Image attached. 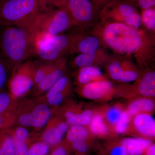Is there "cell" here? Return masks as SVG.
I'll return each instance as SVG.
<instances>
[{
	"instance_id": "cell-1",
	"label": "cell",
	"mask_w": 155,
	"mask_h": 155,
	"mask_svg": "<svg viewBox=\"0 0 155 155\" xmlns=\"http://www.w3.org/2000/svg\"><path fill=\"white\" fill-rule=\"evenodd\" d=\"M150 33L124 23L102 21L93 34L116 54L134 58L138 64H144L153 59L154 38Z\"/></svg>"
},
{
	"instance_id": "cell-2",
	"label": "cell",
	"mask_w": 155,
	"mask_h": 155,
	"mask_svg": "<svg viewBox=\"0 0 155 155\" xmlns=\"http://www.w3.org/2000/svg\"><path fill=\"white\" fill-rule=\"evenodd\" d=\"M34 35L22 25L4 26L0 32V52L13 67L32 58Z\"/></svg>"
},
{
	"instance_id": "cell-3",
	"label": "cell",
	"mask_w": 155,
	"mask_h": 155,
	"mask_svg": "<svg viewBox=\"0 0 155 155\" xmlns=\"http://www.w3.org/2000/svg\"><path fill=\"white\" fill-rule=\"evenodd\" d=\"M33 34L45 33L52 35L64 33L74 25L66 8L39 11L27 21L21 24Z\"/></svg>"
},
{
	"instance_id": "cell-4",
	"label": "cell",
	"mask_w": 155,
	"mask_h": 155,
	"mask_svg": "<svg viewBox=\"0 0 155 155\" xmlns=\"http://www.w3.org/2000/svg\"><path fill=\"white\" fill-rule=\"evenodd\" d=\"M39 11L36 0H0V24L21 25Z\"/></svg>"
},
{
	"instance_id": "cell-5",
	"label": "cell",
	"mask_w": 155,
	"mask_h": 155,
	"mask_svg": "<svg viewBox=\"0 0 155 155\" xmlns=\"http://www.w3.org/2000/svg\"><path fill=\"white\" fill-rule=\"evenodd\" d=\"M74 32L51 37L35 48L32 57L48 62H54L70 54Z\"/></svg>"
},
{
	"instance_id": "cell-6",
	"label": "cell",
	"mask_w": 155,
	"mask_h": 155,
	"mask_svg": "<svg viewBox=\"0 0 155 155\" xmlns=\"http://www.w3.org/2000/svg\"><path fill=\"white\" fill-rule=\"evenodd\" d=\"M34 67L32 60L28 59L14 67L9 78V93L17 100L28 94L34 87Z\"/></svg>"
},
{
	"instance_id": "cell-7",
	"label": "cell",
	"mask_w": 155,
	"mask_h": 155,
	"mask_svg": "<svg viewBox=\"0 0 155 155\" xmlns=\"http://www.w3.org/2000/svg\"><path fill=\"white\" fill-rule=\"evenodd\" d=\"M101 17L103 22H120L136 29L140 28L142 24L141 16L129 4L108 6L102 12Z\"/></svg>"
},
{
	"instance_id": "cell-8",
	"label": "cell",
	"mask_w": 155,
	"mask_h": 155,
	"mask_svg": "<svg viewBox=\"0 0 155 155\" xmlns=\"http://www.w3.org/2000/svg\"><path fill=\"white\" fill-rule=\"evenodd\" d=\"M65 7L71 17L74 27L80 29L90 24L94 13L90 0H66Z\"/></svg>"
},
{
	"instance_id": "cell-9",
	"label": "cell",
	"mask_w": 155,
	"mask_h": 155,
	"mask_svg": "<svg viewBox=\"0 0 155 155\" xmlns=\"http://www.w3.org/2000/svg\"><path fill=\"white\" fill-rule=\"evenodd\" d=\"M17 105L10 93L0 92V130L10 128L16 123Z\"/></svg>"
},
{
	"instance_id": "cell-10",
	"label": "cell",
	"mask_w": 155,
	"mask_h": 155,
	"mask_svg": "<svg viewBox=\"0 0 155 155\" xmlns=\"http://www.w3.org/2000/svg\"><path fill=\"white\" fill-rule=\"evenodd\" d=\"M102 45L100 39L94 34L84 35L74 32L70 54H92L101 51Z\"/></svg>"
},
{
	"instance_id": "cell-11",
	"label": "cell",
	"mask_w": 155,
	"mask_h": 155,
	"mask_svg": "<svg viewBox=\"0 0 155 155\" xmlns=\"http://www.w3.org/2000/svg\"><path fill=\"white\" fill-rule=\"evenodd\" d=\"M82 96L87 99L99 100L105 98L114 91L113 83L107 79L97 81L80 86Z\"/></svg>"
},
{
	"instance_id": "cell-12",
	"label": "cell",
	"mask_w": 155,
	"mask_h": 155,
	"mask_svg": "<svg viewBox=\"0 0 155 155\" xmlns=\"http://www.w3.org/2000/svg\"><path fill=\"white\" fill-rule=\"evenodd\" d=\"M66 58H63L57 61L53 69L34 87L35 93L39 94L47 92L66 74Z\"/></svg>"
},
{
	"instance_id": "cell-13",
	"label": "cell",
	"mask_w": 155,
	"mask_h": 155,
	"mask_svg": "<svg viewBox=\"0 0 155 155\" xmlns=\"http://www.w3.org/2000/svg\"><path fill=\"white\" fill-rule=\"evenodd\" d=\"M48 126L43 133L42 141L50 147L58 146L63 140L64 135L67 134L69 125L67 122H55L49 121Z\"/></svg>"
},
{
	"instance_id": "cell-14",
	"label": "cell",
	"mask_w": 155,
	"mask_h": 155,
	"mask_svg": "<svg viewBox=\"0 0 155 155\" xmlns=\"http://www.w3.org/2000/svg\"><path fill=\"white\" fill-rule=\"evenodd\" d=\"M70 86V80L65 74L47 92L45 96L47 104L52 107L61 105Z\"/></svg>"
},
{
	"instance_id": "cell-15",
	"label": "cell",
	"mask_w": 155,
	"mask_h": 155,
	"mask_svg": "<svg viewBox=\"0 0 155 155\" xmlns=\"http://www.w3.org/2000/svg\"><path fill=\"white\" fill-rule=\"evenodd\" d=\"M133 125L143 137L151 139L155 136V120L150 113H140L134 116Z\"/></svg>"
},
{
	"instance_id": "cell-16",
	"label": "cell",
	"mask_w": 155,
	"mask_h": 155,
	"mask_svg": "<svg viewBox=\"0 0 155 155\" xmlns=\"http://www.w3.org/2000/svg\"><path fill=\"white\" fill-rule=\"evenodd\" d=\"M109 57L102 51L92 54H78L72 59V65L78 69L87 66H96L109 60Z\"/></svg>"
},
{
	"instance_id": "cell-17",
	"label": "cell",
	"mask_w": 155,
	"mask_h": 155,
	"mask_svg": "<svg viewBox=\"0 0 155 155\" xmlns=\"http://www.w3.org/2000/svg\"><path fill=\"white\" fill-rule=\"evenodd\" d=\"M31 113V127L35 129H40L45 126L52 114L49 105L45 103H41L33 106Z\"/></svg>"
},
{
	"instance_id": "cell-18",
	"label": "cell",
	"mask_w": 155,
	"mask_h": 155,
	"mask_svg": "<svg viewBox=\"0 0 155 155\" xmlns=\"http://www.w3.org/2000/svg\"><path fill=\"white\" fill-rule=\"evenodd\" d=\"M106 79L101 70L96 66L79 68L75 75L76 83L80 86L97 81Z\"/></svg>"
},
{
	"instance_id": "cell-19",
	"label": "cell",
	"mask_w": 155,
	"mask_h": 155,
	"mask_svg": "<svg viewBox=\"0 0 155 155\" xmlns=\"http://www.w3.org/2000/svg\"><path fill=\"white\" fill-rule=\"evenodd\" d=\"M154 108V102L150 98L144 97L130 102L127 107V112L132 117L140 113H151Z\"/></svg>"
},
{
	"instance_id": "cell-20",
	"label": "cell",
	"mask_w": 155,
	"mask_h": 155,
	"mask_svg": "<svg viewBox=\"0 0 155 155\" xmlns=\"http://www.w3.org/2000/svg\"><path fill=\"white\" fill-rule=\"evenodd\" d=\"M91 110H86L77 113L72 110L65 113L66 122L70 125H78L85 126L89 125L93 116Z\"/></svg>"
},
{
	"instance_id": "cell-21",
	"label": "cell",
	"mask_w": 155,
	"mask_h": 155,
	"mask_svg": "<svg viewBox=\"0 0 155 155\" xmlns=\"http://www.w3.org/2000/svg\"><path fill=\"white\" fill-rule=\"evenodd\" d=\"M139 92L145 97L155 96V72H147L143 75L138 86Z\"/></svg>"
},
{
	"instance_id": "cell-22",
	"label": "cell",
	"mask_w": 155,
	"mask_h": 155,
	"mask_svg": "<svg viewBox=\"0 0 155 155\" xmlns=\"http://www.w3.org/2000/svg\"><path fill=\"white\" fill-rule=\"evenodd\" d=\"M0 155H15L14 137L10 128L0 130Z\"/></svg>"
},
{
	"instance_id": "cell-23",
	"label": "cell",
	"mask_w": 155,
	"mask_h": 155,
	"mask_svg": "<svg viewBox=\"0 0 155 155\" xmlns=\"http://www.w3.org/2000/svg\"><path fill=\"white\" fill-rule=\"evenodd\" d=\"M57 61L48 62L35 59L32 61L34 67V87L54 67Z\"/></svg>"
},
{
	"instance_id": "cell-24",
	"label": "cell",
	"mask_w": 155,
	"mask_h": 155,
	"mask_svg": "<svg viewBox=\"0 0 155 155\" xmlns=\"http://www.w3.org/2000/svg\"><path fill=\"white\" fill-rule=\"evenodd\" d=\"M89 125L91 133L96 136L104 137L109 132L104 117L99 113L94 114Z\"/></svg>"
},
{
	"instance_id": "cell-25",
	"label": "cell",
	"mask_w": 155,
	"mask_h": 155,
	"mask_svg": "<svg viewBox=\"0 0 155 155\" xmlns=\"http://www.w3.org/2000/svg\"><path fill=\"white\" fill-rule=\"evenodd\" d=\"M67 141L70 144L75 141L89 140V132L85 126L69 125L67 134Z\"/></svg>"
},
{
	"instance_id": "cell-26",
	"label": "cell",
	"mask_w": 155,
	"mask_h": 155,
	"mask_svg": "<svg viewBox=\"0 0 155 155\" xmlns=\"http://www.w3.org/2000/svg\"><path fill=\"white\" fill-rule=\"evenodd\" d=\"M120 142L125 148L128 155H143L145 150L138 137H126Z\"/></svg>"
},
{
	"instance_id": "cell-27",
	"label": "cell",
	"mask_w": 155,
	"mask_h": 155,
	"mask_svg": "<svg viewBox=\"0 0 155 155\" xmlns=\"http://www.w3.org/2000/svg\"><path fill=\"white\" fill-rule=\"evenodd\" d=\"M14 68L0 52V92L8 84Z\"/></svg>"
},
{
	"instance_id": "cell-28",
	"label": "cell",
	"mask_w": 155,
	"mask_h": 155,
	"mask_svg": "<svg viewBox=\"0 0 155 155\" xmlns=\"http://www.w3.org/2000/svg\"><path fill=\"white\" fill-rule=\"evenodd\" d=\"M142 24L151 33L155 30V11L152 8L143 10L142 14Z\"/></svg>"
},
{
	"instance_id": "cell-29",
	"label": "cell",
	"mask_w": 155,
	"mask_h": 155,
	"mask_svg": "<svg viewBox=\"0 0 155 155\" xmlns=\"http://www.w3.org/2000/svg\"><path fill=\"white\" fill-rule=\"evenodd\" d=\"M125 61L121 62L118 60H112L107 67L108 73L112 79L119 81V78L124 68Z\"/></svg>"
},
{
	"instance_id": "cell-30",
	"label": "cell",
	"mask_w": 155,
	"mask_h": 155,
	"mask_svg": "<svg viewBox=\"0 0 155 155\" xmlns=\"http://www.w3.org/2000/svg\"><path fill=\"white\" fill-rule=\"evenodd\" d=\"M129 62L130 61H125L124 69L119 78V81L120 82L127 83L133 82L138 79V72L131 67Z\"/></svg>"
},
{
	"instance_id": "cell-31",
	"label": "cell",
	"mask_w": 155,
	"mask_h": 155,
	"mask_svg": "<svg viewBox=\"0 0 155 155\" xmlns=\"http://www.w3.org/2000/svg\"><path fill=\"white\" fill-rule=\"evenodd\" d=\"M123 111L116 106L108 108L105 113L106 120L109 124L115 126L121 118Z\"/></svg>"
},
{
	"instance_id": "cell-32",
	"label": "cell",
	"mask_w": 155,
	"mask_h": 155,
	"mask_svg": "<svg viewBox=\"0 0 155 155\" xmlns=\"http://www.w3.org/2000/svg\"><path fill=\"white\" fill-rule=\"evenodd\" d=\"M50 149V146L44 142H38L29 147L27 155H48Z\"/></svg>"
},
{
	"instance_id": "cell-33",
	"label": "cell",
	"mask_w": 155,
	"mask_h": 155,
	"mask_svg": "<svg viewBox=\"0 0 155 155\" xmlns=\"http://www.w3.org/2000/svg\"><path fill=\"white\" fill-rule=\"evenodd\" d=\"M131 117L128 114L127 111H123L122 116L115 125V130L118 134H125L128 129Z\"/></svg>"
},
{
	"instance_id": "cell-34",
	"label": "cell",
	"mask_w": 155,
	"mask_h": 155,
	"mask_svg": "<svg viewBox=\"0 0 155 155\" xmlns=\"http://www.w3.org/2000/svg\"><path fill=\"white\" fill-rule=\"evenodd\" d=\"M39 11H45L51 8L52 6L64 7L66 0H36Z\"/></svg>"
},
{
	"instance_id": "cell-35",
	"label": "cell",
	"mask_w": 155,
	"mask_h": 155,
	"mask_svg": "<svg viewBox=\"0 0 155 155\" xmlns=\"http://www.w3.org/2000/svg\"><path fill=\"white\" fill-rule=\"evenodd\" d=\"M71 148L78 154H85L90 149L89 140H81L70 143Z\"/></svg>"
},
{
	"instance_id": "cell-36",
	"label": "cell",
	"mask_w": 155,
	"mask_h": 155,
	"mask_svg": "<svg viewBox=\"0 0 155 155\" xmlns=\"http://www.w3.org/2000/svg\"><path fill=\"white\" fill-rule=\"evenodd\" d=\"M14 139L27 142L29 137V133L25 127L20 126L15 130H12Z\"/></svg>"
},
{
	"instance_id": "cell-37",
	"label": "cell",
	"mask_w": 155,
	"mask_h": 155,
	"mask_svg": "<svg viewBox=\"0 0 155 155\" xmlns=\"http://www.w3.org/2000/svg\"><path fill=\"white\" fill-rule=\"evenodd\" d=\"M14 141L15 155H27L29 147L27 142L15 139Z\"/></svg>"
},
{
	"instance_id": "cell-38",
	"label": "cell",
	"mask_w": 155,
	"mask_h": 155,
	"mask_svg": "<svg viewBox=\"0 0 155 155\" xmlns=\"http://www.w3.org/2000/svg\"><path fill=\"white\" fill-rule=\"evenodd\" d=\"M109 155H128L125 148L120 142L111 145L108 150Z\"/></svg>"
},
{
	"instance_id": "cell-39",
	"label": "cell",
	"mask_w": 155,
	"mask_h": 155,
	"mask_svg": "<svg viewBox=\"0 0 155 155\" xmlns=\"http://www.w3.org/2000/svg\"><path fill=\"white\" fill-rule=\"evenodd\" d=\"M69 149L65 145H58L54 150L51 155H68Z\"/></svg>"
},
{
	"instance_id": "cell-40",
	"label": "cell",
	"mask_w": 155,
	"mask_h": 155,
	"mask_svg": "<svg viewBox=\"0 0 155 155\" xmlns=\"http://www.w3.org/2000/svg\"><path fill=\"white\" fill-rule=\"evenodd\" d=\"M139 6L143 10L150 8L155 5V0H136Z\"/></svg>"
},
{
	"instance_id": "cell-41",
	"label": "cell",
	"mask_w": 155,
	"mask_h": 155,
	"mask_svg": "<svg viewBox=\"0 0 155 155\" xmlns=\"http://www.w3.org/2000/svg\"><path fill=\"white\" fill-rule=\"evenodd\" d=\"M143 155H155V145L153 143L152 144L145 150Z\"/></svg>"
},
{
	"instance_id": "cell-42",
	"label": "cell",
	"mask_w": 155,
	"mask_h": 155,
	"mask_svg": "<svg viewBox=\"0 0 155 155\" xmlns=\"http://www.w3.org/2000/svg\"><path fill=\"white\" fill-rule=\"evenodd\" d=\"M3 26H3V25H2L0 24V32H1V30H2V28H3Z\"/></svg>"
},
{
	"instance_id": "cell-43",
	"label": "cell",
	"mask_w": 155,
	"mask_h": 155,
	"mask_svg": "<svg viewBox=\"0 0 155 155\" xmlns=\"http://www.w3.org/2000/svg\"><path fill=\"white\" fill-rule=\"evenodd\" d=\"M77 155H86L85 154H77Z\"/></svg>"
}]
</instances>
